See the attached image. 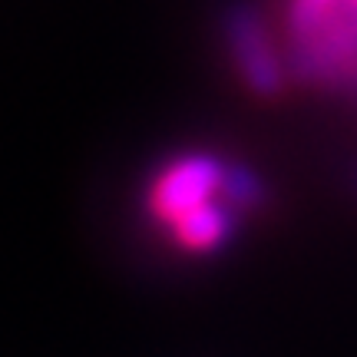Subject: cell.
I'll use <instances>...</instances> for the list:
<instances>
[{
    "instance_id": "3",
    "label": "cell",
    "mask_w": 357,
    "mask_h": 357,
    "mask_svg": "<svg viewBox=\"0 0 357 357\" xmlns=\"http://www.w3.org/2000/svg\"><path fill=\"white\" fill-rule=\"evenodd\" d=\"M169 231L185 252H215L235 231V212L222 199H215V202L189 212L185 218H178Z\"/></svg>"
},
{
    "instance_id": "2",
    "label": "cell",
    "mask_w": 357,
    "mask_h": 357,
    "mask_svg": "<svg viewBox=\"0 0 357 357\" xmlns=\"http://www.w3.org/2000/svg\"><path fill=\"white\" fill-rule=\"evenodd\" d=\"M229 162H222L212 153H185L176 155L172 162L159 169V176L149 185V212L159 218L162 225H176L178 218L189 212L202 208V205L215 202L222 195V178H225Z\"/></svg>"
},
{
    "instance_id": "1",
    "label": "cell",
    "mask_w": 357,
    "mask_h": 357,
    "mask_svg": "<svg viewBox=\"0 0 357 357\" xmlns=\"http://www.w3.org/2000/svg\"><path fill=\"white\" fill-rule=\"evenodd\" d=\"M225 47H229L231 66L242 79V86L258 96V100H278L284 86H288V60L281 56L275 40L268 33L265 17L238 3L235 10L225 17Z\"/></svg>"
},
{
    "instance_id": "4",
    "label": "cell",
    "mask_w": 357,
    "mask_h": 357,
    "mask_svg": "<svg viewBox=\"0 0 357 357\" xmlns=\"http://www.w3.org/2000/svg\"><path fill=\"white\" fill-rule=\"evenodd\" d=\"M222 202L231 212H255L265 205V182L258 178L255 169L248 166H229L222 178Z\"/></svg>"
}]
</instances>
